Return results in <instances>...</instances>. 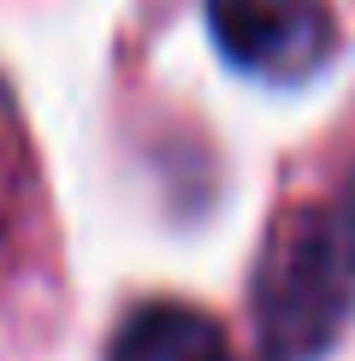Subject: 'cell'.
I'll list each match as a JSON object with an SVG mask.
<instances>
[{
  "mask_svg": "<svg viewBox=\"0 0 355 361\" xmlns=\"http://www.w3.org/2000/svg\"><path fill=\"white\" fill-rule=\"evenodd\" d=\"M355 320V184L285 207L255 261V326L266 355L320 361Z\"/></svg>",
  "mask_w": 355,
  "mask_h": 361,
  "instance_id": "cell-1",
  "label": "cell"
},
{
  "mask_svg": "<svg viewBox=\"0 0 355 361\" xmlns=\"http://www.w3.org/2000/svg\"><path fill=\"white\" fill-rule=\"evenodd\" d=\"M101 361H231V338L196 302H137L113 326Z\"/></svg>",
  "mask_w": 355,
  "mask_h": 361,
  "instance_id": "cell-3",
  "label": "cell"
},
{
  "mask_svg": "<svg viewBox=\"0 0 355 361\" xmlns=\"http://www.w3.org/2000/svg\"><path fill=\"white\" fill-rule=\"evenodd\" d=\"M207 36L243 78L314 83L337 59L332 0H201Z\"/></svg>",
  "mask_w": 355,
  "mask_h": 361,
  "instance_id": "cell-2",
  "label": "cell"
},
{
  "mask_svg": "<svg viewBox=\"0 0 355 361\" xmlns=\"http://www.w3.org/2000/svg\"><path fill=\"white\" fill-rule=\"evenodd\" d=\"M266 361H278V355H266Z\"/></svg>",
  "mask_w": 355,
  "mask_h": 361,
  "instance_id": "cell-4",
  "label": "cell"
}]
</instances>
